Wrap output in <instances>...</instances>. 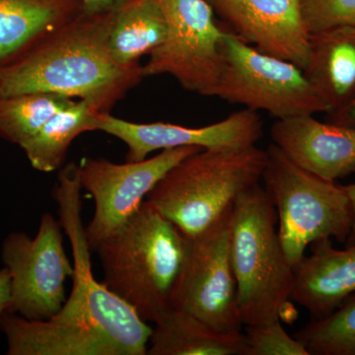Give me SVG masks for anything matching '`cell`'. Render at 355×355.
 <instances>
[{
    "label": "cell",
    "instance_id": "15",
    "mask_svg": "<svg viewBox=\"0 0 355 355\" xmlns=\"http://www.w3.org/2000/svg\"><path fill=\"white\" fill-rule=\"evenodd\" d=\"M333 240L312 244V254L294 266L291 300L313 320L329 316L355 293V244L338 250Z\"/></svg>",
    "mask_w": 355,
    "mask_h": 355
},
{
    "label": "cell",
    "instance_id": "9",
    "mask_svg": "<svg viewBox=\"0 0 355 355\" xmlns=\"http://www.w3.org/2000/svg\"><path fill=\"white\" fill-rule=\"evenodd\" d=\"M1 257L11 277L8 312L34 321L57 314L67 300L65 282L73 275L60 222L46 212L34 238L10 233L2 244Z\"/></svg>",
    "mask_w": 355,
    "mask_h": 355
},
{
    "label": "cell",
    "instance_id": "8",
    "mask_svg": "<svg viewBox=\"0 0 355 355\" xmlns=\"http://www.w3.org/2000/svg\"><path fill=\"white\" fill-rule=\"evenodd\" d=\"M232 207L209 228L186 237V253L173 289L171 308L191 313L222 333L237 334L244 326L231 258Z\"/></svg>",
    "mask_w": 355,
    "mask_h": 355
},
{
    "label": "cell",
    "instance_id": "2",
    "mask_svg": "<svg viewBox=\"0 0 355 355\" xmlns=\"http://www.w3.org/2000/svg\"><path fill=\"white\" fill-rule=\"evenodd\" d=\"M114 12H81L24 55L0 67V97L46 92L110 113L144 78L139 64L121 65L110 46Z\"/></svg>",
    "mask_w": 355,
    "mask_h": 355
},
{
    "label": "cell",
    "instance_id": "25",
    "mask_svg": "<svg viewBox=\"0 0 355 355\" xmlns=\"http://www.w3.org/2000/svg\"><path fill=\"white\" fill-rule=\"evenodd\" d=\"M78 1L83 6L84 12L101 14L114 12L128 0H78Z\"/></svg>",
    "mask_w": 355,
    "mask_h": 355
},
{
    "label": "cell",
    "instance_id": "13",
    "mask_svg": "<svg viewBox=\"0 0 355 355\" xmlns=\"http://www.w3.org/2000/svg\"><path fill=\"white\" fill-rule=\"evenodd\" d=\"M233 34L266 55L288 60L304 70L310 35L299 0H207Z\"/></svg>",
    "mask_w": 355,
    "mask_h": 355
},
{
    "label": "cell",
    "instance_id": "6",
    "mask_svg": "<svg viewBox=\"0 0 355 355\" xmlns=\"http://www.w3.org/2000/svg\"><path fill=\"white\" fill-rule=\"evenodd\" d=\"M266 151L261 180L277 211L280 244L293 268L309 245L326 239L347 243L354 209L343 187L303 169L275 144Z\"/></svg>",
    "mask_w": 355,
    "mask_h": 355
},
{
    "label": "cell",
    "instance_id": "18",
    "mask_svg": "<svg viewBox=\"0 0 355 355\" xmlns=\"http://www.w3.org/2000/svg\"><path fill=\"white\" fill-rule=\"evenodd\" d=\"M149 355H247L245 334L222 333L186 311L171 308L154 324Z\"/></svg>",
    "mask_w": 355,
    "mask_h": 355
},
{
    "label": "cell",
    "instance_id": "22",
    "mask_svg": "<svg viewBox=\"0 0 355 355\" xmlns=\"http://www.w3.org/2000/svg\"><path fill=\"white\" fill-rule=\"evenodd\" d=\"M310 355H355V293L329 316L295 334Z\"/></svg>",
    "mask_w": 355,
    "mask_h": 355
},
{
    "label": "cell",
    "instance_id": "11",
    "mask_svg": "<svg viewBox=\"0 0 355 355\" xmlns=\"http://www.w3.org/2000/svg\"><path fill=\"white\" fill-rule=\"evenodd\" d=\"M200 147L165 149L137 162L116 164L105 158H86L78 165L81 188L95 202L94 214L85 228L91 251L120 230L139 211L166 173Z\"/></svg>",
    "mask_w": 355,
    "mask_h": 355
},
{
    "label": "cell",
    "instance_id": "24",
    "mask_svg": "<svg viewBox=\"0 0 355 355\" xmlns=\"http://www.w3.org/2000/svg\"><path fill=\"white\" fill-rule=\"evenodd\" d=\"M308 34L355 25V0H299Z\"/></svg>",
    "mask_w": 355,
    "mask_h": 355
},
{
    "label": "cell",
    "instance_id": "21",
    "mask_svg": "<svg viewBox=\"0 0 355 355\" xmlns=\"http://www.w3.org/2000/svg\"><path fill=\"white\" fill-rule=\"evenodd\" d=\"M74 102L65 96L46 92L0 97V137L21 146L51 116Z\"/></svg>",
    "mask_w": 355,
    "mask_h": 355
},
{
    "label": "cell",
    "instance_id": "19",
    "mask_svg": "<svg viewBox=\"0 0 355 355\" xmlns=\"http://www.w3.org/2000/svg\"><path fill=\"white\" fill-rule=\"evenodd\" d=\"M167 22L159 0H128L114 11L110 46L121 65L139 64L164 43Z\"/></svg>",
    "mask_w": 355,
    "mask_h": 355
},
{
    "label": "cell",
    "instance_id": "4",
    "mask_svg": "<svg viewBox=\"0 0 355 355\" xmlns=\"http://www.w3.org/2000/svg\"><path fill=\"white\" fill-rule=\"evenodd\" d=\"M277 222L272 198L260 184L233 205L231 258L243 326L282 321L291 308L294 268L280 244Z\"/></svg>",
    "mask_w": 355,
    "mask_h": 355
},
{
    "label": "cell",
    "instance_id": "14",
    "mask_svg": "<svg viewBox=\"0 0 355 355\" xmlns=\"http://www.w3.org/2000/svg\"><path fill=\"white\" fill-rule=\"evenodd\" d=\"M273 144L303 169L336 182L355 173V128L322 123L314 114L277 120Z\"/></svg>",
    "mask_w": 355,
    "mask_h": 355
},
{
    "label": "cell",
    "instance_id": "7",
    "mask_svg": "<svg viewBox=\"0 0 355 355\" xmlns=\"http://www.w3.org/2000/svg\"><path fill=\"white\" fill-rule=\"evenodd\" d=\"M220 51V73L210 97L266 112L277 120L329 113L297 65L257 50L233 33H225Z\"/></svg>",
    "mask_w": 355,
    "mask_h": 355
},
{
    "label": "cell",
    "instance_id": "10",
    "mask_svg": "<svg viewBox=\"0 0 355 355\" xmlns=\"http://www.w3.org/2000/svg\"><path fill=\"white\" fill-rule=\"evenodd\" d=\"M166 22L164 43L149 55L144 76H170L186 90L210 97L221 69L225 31L207 0H159Z\"/></svg>",
    "mask_w": 355,
    "mask_h": 355
},
{
    "label": "cell",
    "instance_id": "23",
    "mask_svg": "<svg viewBox=\"0 0 355 355\" xmlns=\"http://www.w3.org/2000/svg\"><path fill=\"white\" fill-rule=\"evenodd\" d=\"M244 327L247 355H310L302 343L284 330L280 320Z\"/></svg>",
    "mask_w": 355,
    "mask_h": 355
},
{
    "label": "cell",
    "instance_id": "5",
    "mask_svg": "<svg viewBox=\"0 0 355 355\" xmlns=\"http://www.w3.org/2000/svg\"><path fill=\"white\" fill-rule=\"evenodd\" d=\"M266 151L257 146L202 149L169 170L146 200L191 237L211 226L240 195L260 184Z\"/></svg>",
    "mask_w": 355,
    "mask_h": 355
},
{
    "label": "cell",
    "instance_id": "20",
    "mask_svg": "<svg viewBox=\"0 0 355 355\" xmlns=\"http://www.w3.org/2000/svg\"><path fill=\"white\" fill-rule=\"evenodd\" d=\"M99 114L87 103L78 100L51 116L20 146L32 167L44 173L60 169L73 140L84 132L97 130Z\"/></svg>",
    "mask_w": 355,
    "mask_h": 355
},
{
    "label": "cell",
    "instance_id": "16",
    "mask_svg": "<svg viewBox=\"0 0 355 355\" xmlns=\"http://www.w3.org/2000/svg\"><path fill=\"white\" fill-rule=\"evenodd\" d=\"M83 11L78 0H0V67L24 55Z\"/></svg>",
    "mask_w": 355,
    "mask_h": 355
},
{
    "label": "cell",
    "instance_id": "1",
    "mask_svg": "<svg viewBox=\"0 0 355 355\" xmlns=\"http://www.w3.org/2000/svg\"><path fill=\"white\" fill-rule=\"evenodd\" d=\"M78 165L60 170L55 198L73 258L69 297L50 319L2 318L8 355H146L153 328L104 282L95 279L81 220Z\"/></svg>",
    "mask_w": 355,
    "mask_h": 355
},
{
    "label": "cell",
    "instance_id": "17",
    "mask_svg": "<svg viewBox=\"0 0 355 355\" xmlns=\"http://www.w3.org/2000/svg\"><path fill=\"white\" fill-rule=\"evenodd\" d=\"M305 76L329 113L355 99V25L310 35Z\"/></svg>",
    "mask_w": 355,
    "mask_h": 355
},
{
    "label": "cell",
    "instance_id": "12",
    "mask_svg": "<svg viewBox=\"0 0 355 355\" xmlns=\"http://www.w3.org/2000/svg\"><path fill=\"white\" fill-rule=\"evenodd\" d=\"M97 130L113 135L127 144V162H137L154 151L178 147L217 149L256 146L263 137V123L258 112L246 108L200 128L168 123H132L110 113H100Z\"/></svg>",
    "mask_w": 355,
    "mask_h": 355
},
{
    "label": "cell",
    "instance_id": "28",
    "mask_svg": "<svg viewBox=\"0 0 355 355\" xmlns=\"http://www.w3.org/2000/svg\"><path fill=\"white\" fill-rule=\"evenodd\" d=\"M343 187L345 191H347V195H349L350 202H352V209H354V225H352V230L349 239H347V243H345L347 246H350V245L355 244V183Z\"/></svg>",
    "mask_w": 355,
    "mask_h": 355
},
{
    "label": "cell",
    "instance_id": "3",
    "mask_svg": "<svg viewBox=\"0 0 355 355\" xmlns=\"http://www.w3.org/2000/svg\"><path fill=\"white\" fill-rule=\"evenodd\" d=\"M187 238L147 200L95 250L104 284L155 324L171 309L173 289L186 253Z\"/></svg>",
    "mask_w": 355,
    "mask_h": 355
},
{
    "label": "cell",
    "instance_id": "27",
    "mask_svg": "<svg viewBox=\"0 0 355 355\" xmlns=\"http://www.w3.org/2000/svg\"><path fill=\"white\" fill-rule=\"evenodd\" d=\"M331 123L355 128V99L343 108L330 113Z\"/></svg>",
    "mask_w": 355,
    "mask_h": 355
},
{
    "label": "cell",
    "instance_id": "26",
    "mask_svg": "<svg viewBox=\"0 0 355 355\" xmlns=\"http://www.w3.org/2000/svg\"><path fill=\"white\" fill-rule=\"evenodd\" d=\"M11 302V277L4 266L0 270V331L2 318L9 311Z\"/></svg>",
    "mask_w": 355,
    "mask_h": 355
}]
</instances>
